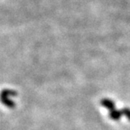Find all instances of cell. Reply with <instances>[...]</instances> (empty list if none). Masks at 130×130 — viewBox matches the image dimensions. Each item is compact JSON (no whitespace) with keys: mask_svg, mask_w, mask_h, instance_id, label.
Listing matches in <instances>:
<instances>
[]
</instances>
